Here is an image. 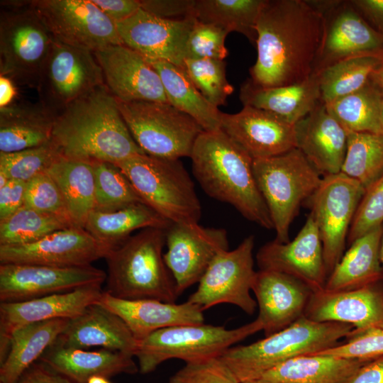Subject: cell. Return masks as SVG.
I'll use <instances>...</instances> for the list:
<instances>
[{
  "instance_id": "cell-1",
  "label": "cell",
  "mask_w": 383,
  "mask_h": 383,
  "mask_svg": "<svg viewBox=\"0 0 383 383\" xmlns=\"http://www.w3.org/2000/svg\"><path fill=\"white\" fill-rule=\"evenodd\" d=\"M326 18L313 3L265 0L256 24L250 80L263 88L298 84L316 72Z\"/></svg>"
},
{
  "instance_id": "cell-2",
  "label": "cell",
  "mask_w": 383,
  "mask_h": 383,
  "mask_svg": "<svg viewBox=\"0 0 383 383\" xmlns=\"http://www.w3.org/2000/svg\"><path fill=\"white\" fill-rule=\"evenodd\" d=\"M51 140L62 157L89 162L115 164L145 154L105 84L77 99L55 116Z\"/></svg>"
},
{
  "instance_id": "cell-3",
  "label": "cell",
  "mask_w": 383,
  "mask_h": 383,
  "mask_svg": "<svg viewBox=\"0 0 383 383\" xmlns=\"http://www.w3.org/2000/svg\"><path fill=\"white\" fill-rule=\"evenodd\" d=\"M189 157L193 174L207 195L231 205L247 220L274 228L255 181L253 159L226 133L203 131Z\"/></svg>"
},
{
  "instance_id": "cell-4",
  "label": "cell",
  "mask_w": 383,
  "mask_h": 383,
  "mask_svg": "<svg viewBox=\"0 0 383 383\" xmlns=\"http://www.w3.org/2000/svg\"><path fill=\"white\" fill-rule=\"evenodd\" d=\"M165 245V230L149 228L111 249L105 257L108 267L106 292L127 300L175 303L179 294L164 260Z\"/></svg>"
},
{
  "instance_id": "cell-5",
  "label": "cell",
  "mask_w": 383,
  "mask_h": 383,
  "mask_svg": "<svg viewBox=\"0 0 383 383\" xmlns=\"http://www.w3.org/2000/svg\"><path fill=\"white\" fill-rule=\"evenodd\" d=\"M354 330L348 323L316 322L304 316L287 328L247 345L232 346L219 358L239 383L256 381L293 357L318 353L340 344Z\"/></svg>"
},
{
  "instance_id": "cell-6",
  "label": "cell",
  "mask_w": 383,
  "mask_h": 383,
  "mask_svg": "<svg viewBox=\"0 0 383 383\" xmlns=\"http://www.w3.org/2000/svg\"><path fill=\"white\" fill-rule=\"evenodd\" d=\"M143 202L171 223L199 224L201 206L194 184L178 159L139 154L114 164Z\"/></svg>"
},
{
  "instance_id": "cell-7",
  "label": "cell",
  "mask_w": 383,
  "mask_h": 383,
  "mask_svg": "<svg viewBox=\"0 0 383 383\" xmlns=\"http://www.w3.org/2000/svg\"><path fill=\"white\" fill-rule=\"evenodd\" d=\"M55 41L32 1L1 3L0 75L37 89Z\"/></svg>"
},
{
  "instance_id": "cell-8",
  "label": "cell",
  "mask_w": 383,
  "mask_h": 383,
  "mask_svg": "<svg viewBox=\"0 0 383 383\" xmlns=\"http://www.w3.org/2000/svg\"><path fill=\"white\" fill-rule=\"evenodd\" d=\"M252 167L276 233L274 240L287 243L292 221L323 177L296 148L279 155L254 159Z\"/></svg>"
},
{
  "instance_id": "cell-9",
  "label": "cell",
  "mask_w": 383,
  "mask_h": 383,
  "mask_svg": "<svg viewBox=\"0 0 383 383\" xmlns=\"http://www.w3.org/2000/svg\"><path fill=\"white\" fill-rule=\"evenodd\" d=\"M260 331L262 326L257 318L233 329L204 323L170 326L139 341L134 356L139 372L148 374L170 359L186 363L219 357L232 345Z\"/></svg>"
},
{
  "instance_id": "cell-10",
  "label": "cell",
  "mask_w": 383,
  "mask_h": 383,
  "mask_svg": "<svg viewBox=\"0 0 383 383\" xmlns=\"http://www.w3.org/2000/svg\"><path fill=\"white\" fill-rule=\"evenodd\" d=\"M116 101L131 134L145 154L165 159L190 157L204 131L194 119L169 103Z\"/></svg>"
},
{
  "instance_id": "cell-11",
  "label": "cell",
  "mask_w": 383,
  "mask_h": 383,
  "mask_svg": "<svg viewBox=\"0 0 383 383\" xmlns=\"http://www.w3.org/2000/svg\"><path fill=\"white\" fill-rule=\"evenodd\" d=\"M365 188L340 172L328 175L304 205L310 209L322 243L328 277L344 254L349 230Z\"/></svg>"
},
{
  "instance_id": "cell-12",
  "label": "cell",
  "mask_w": 383,
  "mask_h": 383,
  "mask_svg": "<svg viewBox=\"0 0 383 383\" xmlns=\"http://www.w3.org/2000/svg\"><path fill=\"white\" fill-rule=\"evenodd\" d=\"M104 84L102 70L93 52L55 40L36 89L40 104L56 116Z\"/></svg>"
},
{
  "instance_id": "cell-13",
  "label": "cell",
  "mask_w": 383,
  "mask_h": 383,
  "mask_svg": "<svg viewBox=\"0 0 383 383\" xmlns=\"http://www.w3.org/2000/svg\"><path fill=\"white\" fill-rule=\"evenodd\" d=\"M254 235L245 238L232 250L218 254L199 280L197 289L187 301L203 311L221 304L239 307L248 315L257 306L251 294L255 277L254 270Z\"/></svg>"
},
{
  "instance_id": "cell-14",
  "label": "cell",
  "mask_w": 383,
  "mask_h": 383,
  "mask_svg": "<svg viewBox=\"0 0 383 383\" xmlns=\"http://www.w3.org/2000/svg\"><path fill=\"white\" fill-rule=\"evenodd\" d=\"M32 4L59 42L93 52L123 44L116 23L91 0H33Z\"/></svg>"
},
{
  "instance_id": "cell-15",
  "label": "cell",
  "mask_w": 383,
  "mask_h": 383,
  "mask_svg": "<svg viewBox=\"0 0 383 383\" xmlns=\"http://www.w3.org/2000/svg\"><path fill=\"white\" fill-rule=\"evenodd\" d=\"M165 244L164 260L174 279L179 296L199 282L218 254L228 250V234L224 228L199 224L172 223L165 230Z\"/></svg>"
},
{
  "instance_id": "cell-16",
  "label": "cell",
  "mask_w": 383,
  "mask_h": 383,
  "mask_svg": "<svg viewBox=\"0 0 383 383\" xmlns=\"http://www.w3.org/2000/svg\"><path fill=\"white\" fill-rule=\"evenodd\" d=\"M111 249L85 228L72 226L33 243L0 245V262L57 267H86L105 258Z\"/></svg>"
},
{
  "instance_id": "cell-17",
  "label": "cell",
  "mask_w": 383,
  "mask_h": 383,
  "mask_svg": "<svg viewBox=\"0 0 383 383\" xmlns=\"http://www.w3.org/2000/svg\"><path fill=\"white\" fill-rule=\"evenodd\" d=\"M107 274L92 265L57 267L38 265L1 264L0 301L19 302L102 284Z\"/></svg>"
},
{
  "instance_id": "cell-18",
  "label": "cell",
  "mask_w": 383,
  "mask_h": 383,
  "mask_svg": "<svg viewBox=\"0 0 383 383\" xmlns=\"http://www.w3.org/2000/svg\"><path fill=\"white\" fill-rule=\"evenodd\" d=\"M196 20L162 18L140 8L116 24L123 44L148 61H164L183 67L187 39Z\"/></svg>"
},
{
  "instance_id": "cell-19",
  "label": "cell",
  "mask_w": 383,
  "mask_h": 383,
  "mask_svg": "<svg viewBox=\"0 0 383 383\" xmlns=\"http://www.w3.org/2000/svg\"><path fill=\"white\" fill-rule=\"evenodd\" d=\"M256 260L261 270L290 275L304 282L313 292L324 289L328 274L322 243L310 214L294 240L284 243L274 240L264 244L257 251Z\"/></svg>"
},
{
  "instance_id": "cell-20",
  "label": "cell",
  "mask_w": 383,
  "mask_h": 383,
  "mask_svg": "<svg viewBox=\"0 0 383 383\" xmlns=\"http://www.w3.org/2000/svg\"><path fill=\"white\" fill-rule=\"evenodd\" d=\"M103 292L101 284L97 283L24 301L1 302L0 363L7 355L15 331L34 323L76 318L88 306L97 304Z\"/></svg>"
},
{
  "instance_id": "cell-21",
  "label": "cell",
  "mask_w": 383,
  "mask_h": 383,
  "mask_svg": "<svg viewBox=\"0 0 383 383\" xmlns=\"http://www.w3.org/2000/svg\"><path fill=\"white\" fill-rule=\"evenodd\" d=\"M104 84L118 101L169 103L159 74L141 55L124 44L94 52Z\"/></svg>"
},
{
  "instance_id": "cell-22",
  "label": "cell",
  "mask_w": 383,
  "mask_h": 383,
  "mask_svg": "<svg viewBox=\"0 0 383 383\" xmlns=\"http://www.w3.org/2000/svg\"><path fill=\"white\" fill-rule=\"evenodd\" d=\"M221 127L253 160L279 155L296 148L295 125L250 106H243L236 113L222 112Z\"/></svg>"
},
{
  "instance_id": "cell-23",
  "label": "cell",
  "mask_w": 383,
  "mask_h": 383,
  "mask_svg": "<svg viewBox=\"0 0 383 383\" xmlns=\"http://www.w3.org/2000/svg\"><path fill=\"white\" fill-rule=\"evenodd\" d=\"M252 291L259 309L257 319L265 337L303 316L313 293L309 287L290 275L261 270L256 272Z\"/></svg>"
},
{
  "instance_id": "cell-24",
  "label": "cell",
  "mask_w": 383,
  "mask_h": 383,
  "mask_svg": "<svg viewBox=\"0 0 383 383\" xmlns=\"http://www.w3.org/2000/svg\"><path fill=\"white\" fill-rule=\"evenodd\" d=\"M304 316L316 322H339L354 327L351 334L383 328V293L373 286L313 292Z\"/></svg>"
},
{
  "instance_id": "cell-25",
  "label": "cell",
  "mask_w": 383,
  "mask_h": 383,
  "mask_svg": "<svg viewBox=\"0 0 383 383\" xmlns=\"http://www.w3.org/2000/svg\"><path fill=\"white\" fill-rule=\"evenodd\" d=\"M296 148L322 177L340 172L348 132L321 101L295 124Z\"/></svg>"
},
{
  "instance_id": "cell-26",
  "label": "cell",
  "mask_w": 383,
  "mask_h": 383,
  "mask_svg": "<svg viewBox=\"0 0 383 383\" xmlns=\"http://www.w3.org/2000/svg\"><path fill=\"white\" fill-rule=\"evenodd\" d=\"M98 304L118 315L138 342L160 329L204 322V311L188 301L176 304L156 299L127 300L105 291Z\"/></svg>"
},
{
  "instance_id": "cell-27",
  "label": "cell",
  "mask_w": 383,
  "mask_h": 383,
  "mask_svg": "<svg viewBox=\"0 0 383 383\" xmlns=\"http://www.w3.org/2000/svg\"><path fill=\"white\" fill-rule=\"evenodd\" d=\"M54 343L79 349L99 346L134 356L139 342L118 315L97 303L70 319Z\"/></svg>"
},
{
  "instance_id": "cell-28",
  "label": "cell",
  "mask_w": 383,
  "mask_h": 383,
  "mask_svg": "<svg viewBox=\"0 0 383 383\" xmlns=\"http://www.w3.org/2000/svg\"><path fill=\"white\" fill-rule=\"evenodd\" d=\"M358 55L383 57V35L357 10L341 8L329 22L326 18L316 72L338 60Z\"/></svg>"
},
{
  "instance_id": "cell-29",
  "label": "cell",
  "mask_w": 383,
  "mask_h": 383,
  "mask_svg": "<svg viewBox=\"0 0 383 383\" xmlns=\"http://www.w3.org/2000/svg\"><path fill=\"white\" fill-rule=\"evenodd\" d=\"M133 355L107 349L87 351L53 343L40 357L41 362L74 383H87L94 376L110 377L139 372Z\"/></svg>"
},
{
  "instance_id": "cell-30",
  "label": "cell",
  "mask_w": 383,
  "mask_h": 383,
  "mask_svg": "<svg viewBox=\"0 0 383 383\" xmlns=\"http://www.w3.org/2000/svg\"><path fill=\"white\" fill-rule=\"evenodd\" d=\"M240 99L243 106L267 111L295 125L321 101L318 74L298 84L270 88L258 87L249 79L241 86Z\"/></svg>"
},
{
  "instance_id": "cell-31",
  "label": "cell",
  "mask_w": 383,
  "mask_h": 383,
  "mask_svg": "<svg viewBox=\"0 0 383 383\" xmlns=\"http://www.w3.org/2000/svg\"><path fill=\"white\" fill-rule=\"evenodd\" d=\"M383 225L365 233L350 244L328 275L324 290L338 292L373 286L383 278L379 248Z\"/></svg>"
},
{
  "instance_id": "cell-32",
  "label": "cell",
  "mask_w": 383,
  "mask_h": 383,
  "mask_svg": "<svg viewBox=\"0 0 383 383\" xmlns=\"http://www.w3.org/2000/svg\"><path fill=\"white\" fill-rule=\"evenodd\" d=\"M370 360L325 354L303 355L278 365L257 381L262 383H348L357 371Z\"/></svg>"
},
{
  "instance_id": "cell-33",
  "label": "cell",
  "mask_w": 383,
  "mask_h": 383,
  "mask_svg": "<svg viewBox=\"0 0 383 383\" xmlns=\"http://www.w3.org/2000/svg\"><path fill=\"white\" fill-rule=\"evenodd\" d=\"M55 118L40 104L13 103L0 108V152H18L49 143Z\"/></svg>"
},
{
  "instance_id": "cell-34",
  "label": "cell",
  "mask_w": 383,
  "mask_h": 383,
  "mask_svg": "<svg viewBox=\"0 0 383 383\" xmlns=\"http://www.w3.org/2000/svg\"><path fill=\"white\" fill-rule=\"evenodd\" d=\"M70 320L56 318L34 323L15 331L7 355L0 363V382L16 383L55 342Z\"/></svg>"
},
{
  "instance_id": "cell-35",
  "label": "cell",
  "mask_w": 383,
  "mask_h": 383,
  "mask_svg": "<svg viewBox=\"0 0 383 383\" xmlns=\"http://www.w3.org/2000/svg\"><path fill=\"white\" fill-rule=\"evenodd\" d=\"M172 223L145 203H136L110 211L94 210L84 228L112 249L125 242L138 229L166 230Z\"/></svg>"
},
{
  "instance_id": "cell-36",
  "label": "cell",
  "mask_w": 383,
  "mask_h": 383,
  "mask_svg": "<svg viewBox=\"0 0 383 383\" xmlns=\"http://www.w3.org/2000/svg\"><path fill=\"white\" fill-rule=\"evenodd\" d=\"M159 74L169 104L194 119L205 131L221 129V113L197 89L179 66L148 61Z\"/></svg>"
},
{
  "instance_id": "cell-37",
  "label": "cell",
  "mask_w": 383,
  "mask_h": 383,
  "mask_svg": "<svg viewBox=\"0 0 383 383\" xmlns=\"http://www.w3.org/2000/svg\"><path fill=\"white\" fill-rule=\"evenodd\" d=\"M59 187L74 226L84 228L95 209V177L91 162L61 156L48 169Z\"/></svg>"
},
{
  "instance_id": "cell-38",
  "label": "cell",
  "mask_w": 383,
  "mask_h": 383,
  "mask_svg": "<svg viewBox=\"0 0 383 383\" xmlns=\"http://www.w3.org/2000/svg\"><path fill=\"white\" fill-rule=\"evenodd\" d=\"M383 65V57L358 55L335 62L316 72L321 101L328 104L365 86Z\"/></svg>"
},
{
  "instance_id": "cell-39",
  "label": "cell",
  "mask_w": 383,
  "mask_h": 383,
  "mask_svg": "<svg viewBox=\"0 0 383 383\" xmlns=\"http://www.w3.org/2000/svg\"><path fill=\"white\" fill-rule=\"evenodd\" d=\"M326 106L348 132L383 133L381 87L372 77L360 89Z\"/></svg>"
},
{
  "instance_id": "cell-40",
  "label": "cell",
  "mask_w": 383,
  "mask_h": 383,
  "mask_svg": "<svg viewBox=\"0 0 383 383\" xmlns=\"http://www.w3.org/2000/svg\"><path fill=\"white\" fill-rule=\"evenodd\" d=\"M265 0H195L194 17L238 32L250 42L257 38L256 24Z\"/></svg>"
},
{
  "instance_id": "cell-41",
  "label": "cell",
  "mask_w": 383,
  "mask_h": 383,
  "mask_svg": "<svg viewBox=\"0 0 383 383\" xmlns=\"http://www.w3.org/2000/svg\"><path fill=\"white\" fill-rule=\"evenodd\" d=\"M76 226L68 218L23 206L0 221V245H17L35 242L65 228Z\"/></svg>"
},
{
  "instance_id": "cell-42",
  "label": "cell",
  "mask_w": 383,
  "mask_h": 383,
  "mask_svg": "<svg viewBox=\"0 0 383 383\" xmlns=\"http://www.w3.org/2000/svg\"><path fill=\"white\" fill-rule=\"evenodd\" d=\"M340 172L369 187L383 173V133L348 132Z\"/></svg>"
},
{
  "instance_id": "cell-43",
  "label": "cell",
  "mask_w": 383,
  "mask_h": 383,
  "mask_svg": "<svg viewBox=\"0 0 383 383\" xmlns=\"http://www.w3.org/2000/svg\"><path fill=\"white\" fill-rule=\"evenodd\" d=\"M91 163L95 177L94 210L110 211L144 203L117 166L108 162Z\"/></svg>"
},
{
  "instance_id": "cell-44",
  "label": "cell",
  "mask_w": 383,
  "mask_h": 383,
  "mask_svg": "<svg viewBox=\"0 0 383 383\" xmlns=\"http://www.w3.org/2000/svg\"><path fill=\"white\" fill-rule=\"evenodd\" d=\"M226 62L213 59H186L183 69L201 94L216 107L224 105L234 87L226 78Z\"/></svg>"
},
{
  "instance_id": "cell-45",
  "label": "cell",
  "mask_w": 383,
  "mask_h": 383,
  "mask_svg": "<svg viewBox=\"0 0 383 383\" xmlns=\"http://www.w3.org/2000/svg\"><path fill=\"white\" fill-rule=\"evenodd\" d=\"M61 156L52 140L43 145L21 151L0 152V172L9 179L27 182L46 172Z\"/></svg>"
},
{
  "instance_id": "cell-46",
  "label": "cell",
  "mask_w": 383,
  "mask_h": 383,
  "mask_svg": "<svg viewBox=\"0 0 383 383\" xmlns=\"http://www.w3.org/2000/svg\"><path fill=\"white\" fill-rule=\"evenodd\" d=\"M228 33L220 26L196 19L187 39L186 59L224 60L228 55L225 45Z\"/></svg>"
},
{
  "instance_id": "cell-47",
  "label": "cell",
  "mask_w": 383,
  "mask_h": 383,
  "mask_svg": "<svg viewBox=\"0 0 383 383\" xmlns=\"http://www.w3.org/2000/svg\"><path fill=\"white\" fill-rule=\"evenodd\" d=\"M383 225V173L365 189L351 223L350 245L368 231Z\"/></svg>"
},
{
  "instance_id": "cell-48",
  "label": "cell",
  "mask_w": 383,
  "mask_h": 383,
  "mask_svg": "<svg viewBox=\"0 0 383 383\" xmlns=\"http://www.w3.org/2000/svg\"><path fill=\"white\" fill-rule=\"evenodd\" d=\"M24 206L62 216L72 221L63 195L47 171L26 182Z\"/></svg>"
},
{
  "instance_id": "cell-49",
  "label": "cell",
  "mask_w": 383,
  "mask_h": 383,
  "mask_svg": "<svg viewBox=\"0 0 383 383\" xmlns=\"http://www.w3.org/2000/svg\"><path fill=\"white\" fill-rule=\"evenodd\" d=\"M167 383H239L227 365L219 358L211 357L186 362Z\"/></svg>"
},
{
  "instance_id": "cell-50",
  "label": "cell",
  "mask_w": 383,
  "mask_h": 383,
  "mask_svg": "<svg viewBox=\"0 0 383 383\" xmlns=\"http://www.w3.org/2000/svg\"><path fill=\"white\" fill-rule=\"evenodd\" d=\"M345 343H340L315 354L370 360L383 355V328H374L350 334ZM312 355V354H311Z\"/></svg>"
},
{
  "instance_id": "cell-51",
  "label": "cell",
  "mask_w": 383,
  "mask_h": 383,
  "mask_svg": "<svg viewBox=\"0 0 383 383\" xmlns=\"http://www.w3.org/2000/svg\"><path fill=\"white\" fill-rule=\"evenodd\" d=\"M141 9L166 19L194 17L195 0H140Z\"/></svg>"
},
{
  "instance_id": "cell-52",
  "label": "cell",
  "mask_w": 383,
  "mask_h": 383,
  "mask_svg": "<svg viewBox=\"0 0 383 383\" xmlns=\"http://www.w3.org/2000/svg\"><path fill=\"white\" fill-rule=\"evenodd\" d=\"M26 182L9 179L0 188V221L9 217L24 206Z\"/></svg>"
},
{
  "instance_id": "cell-53",
  "label": "cell",
  "mask_w": 383,
  "mask_h": 383,
  "mask_svg": "<svg viewBox=\"0 0 383 383\" xmlns=\"http://www.w3.org/2000/svg\"><path fill=\"white\" fill-rule=\"evenodd\" d=\"M111 21L117 23L126 20L140 8V0H91Z\"/></svg>"
},
{
  "instance_id": "cell-54",
  "label": "cell",
  "mask_w": 383,
  "mask_h": 383,
  "mask_svg": "<svg viewBox=\"0 0 383 383\" xmlns=\"http://www.w3.org/2000/svg\"><path fill=\"white\" fill-rule=\"evenodd\" d=\"M16 383H74L43 364L32 365Z\"/></svg>"
},
{
  "instance_id": "cell-55",
  "label": "cell",
  "mask_w": 383,
  "mask_h": 383,
  "mask_svg": "<svg viewBox=\"0 0 383 383\" xmlns=\"http://www.w3.org/2000/svg\"><path fill=\"white\" fill-rule=\"evenodd\" d=\"M350 4L383 35V0H354Z\"/></svg>"
},
{
  "instance_id": "cell-56",
  "label": "cell",
  "mask_w": 383,
  "mask_h": 383,
  "mask_svg": "<svg viewBox=\"0 0 383 383\" xmlns=\"http://www.w3.org/2000/svg\"><path fill=\"white\" fill-rule=\"evenodd\" d=\"M348 383H383V355L364 364Z\"/></svg>"
},
{
  "instance_id": "cell-57",
  "label": "cell",
  "mask_w": 383,
  "mask_h": 383,
  "mask_svg": "<svg viewBox=\"0 0 383 383\" xmlns=\"http://www.w3.org/2000/svg\"><path fill=\"white\" fill-rule=\"evenodd\" d=\"M14 84L11 79L0 75V108L13 104V101L16 95Z\"/></svg>"
},
{
  "instance_id": "cell-58",
  "label": "cell",
  "mask_w": 383,
  "mask_h": 383,
  "mask_svg": "<svg viewBox=\"0 0 383 383\" xmlns=\"http://www.w3.org/2000/svg\"><path fill=\"white\" fill-rule=\"evenodd\" d=\"M372 78L383 88V65L373 74Z\"/></svg>"
},
{
  "instance_id": "cell-59",
  "label": "cell",
  "mask_w": 383,
  "mask_h": 383,
  "mask_svg": "<svg viewBox=\"0 0 383 383\" xmlns=\"http://www.w3.org/2000/svg\"><path fill=\"white\" fill-rule=\"evenodd\" d=\"M87 383H111L106 377L102 376H94L91 377L87 382Z\"/></svg>"
},
{
  "instance_id": "cell-60",
  "label": "cell",
  "mask_w": 383,
  "mask_h": 383,
  "mask_svg": "<svg viewBox=\"0 0 383 383\" xmlns=\"http://www.w3.org/2000/svg\"><path fill=\"white\" fill-rule=\"evenodd\" d=\"M379 257H380V262L382 264V267L383 268V234L381 239L380 243V248H379Z\"/></svg>"
},
{
  "instance_id": "cell-61",
  "label": "cell",
  "mask_w": 383,
  "mask_h": 383,
  "mask_svg": "<svg viewBox=\"0 0 383 383\" xmlns=\"http://www.w3.org/2000/svg\"><path fill=\"white\" fill-rule=\"evenodd\" d=\"M381 122L383 128V88L381 87Z\"/></svg>"
},
{
  "instance_id": "cell-62",
  "label": "cell",
  "mask_w": 383,
  "mask_h": 383,
  "mask_svg": "<svg viewBox=\"0 0 383 383\" xmlns=\"http://www.w3.org/2000/svg\"><path fill=\"white\" fill-rule=\"evenodd\" d=\"M243 383H262V382H260L258 381H250V382H243Z\"/></svg>"
},
{
  "instance_id": "cell-63",
  "label": "cell",
  "mask_w": 383,
  "mask_h": 383,
  "mask_svg": "<svg viewBox=\"0 0 383 383\" xmlns=\"http://www.w3.org/2000/svg\"><path fill=\"white\" fill-rule=\"evenodd\" d=\"M0 383H2V382H0Z\"/></svg>"
}]
</instances>
